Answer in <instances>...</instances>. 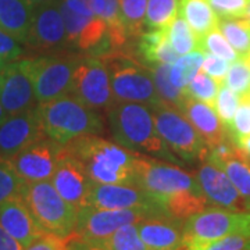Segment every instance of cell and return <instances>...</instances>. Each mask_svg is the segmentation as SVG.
<instances>
[{"label":"cell","instance_id":"obj_52","mask_svg":"<svg viewBox=\"0 0 250 250\" xmlns=\"http://www.w3.org/2000/svg\"><path fill=\"white\" fill-rule=\"evenodd\" d=\"M6 64H7V62H6L4 59H1V57H0V71L4 68V65H6Z\"/></svg>","mask_w":250,"mask_h":250},{"label":"cell","instance_id":"obj_22","mask_svg":"<svg viewBox=\"0 0 250 250\" xmlns=\"http://www.w3.org/2000/svg\"><path fill=\"white\" fill-rule=\"evenodd\" d=\"M179 108L195 126L208 149L229 138L227 126L224 125L213 106L187 95Z\"/></svg>","mask_w":250,"mask_h":250},{"label":"cell","instance_id":"obj_21","mask_svg":"<svg viewBox=\"0 0 250 250\" xmlns=\"http://www.w3.org/2000/svg\"><path fill=\"white\" fill-rule=\"evenodd\" d=\"M0 225L3 229L20 242L24 249L46 233L36 223L22 196H14L0 205Z\"/></svg>","mask_w":250,"mask_h":250},{"label":"cell","instance_id":"obj_26","mask_svg":"<svg viewBox=\"0 0 250 250\" xmlns=\"http://www.w3.org/2000/svg\"><path fill=\"white\" fill-rule=\"evenodd\" d=\"M179 14L199 39L218 27L220 21L208 0H179Z\"/></svg>","mask_w":250,"mask_h":250},{"label":"cell","instance_id":"obj_2","mask_svg":"<svg viewBox=\"0 0 250 250\" xmlns=\"http://www.w3.org/2000/svg\"><path fill=\"white\" fill-rule=\"evenodd\" d=\"M65 146L82 163L93 182L136 187V168L142 153L99 135H83Z\"/></svg>","mask_w":250,"mask_h":250},{"label":"cell","instance_id":"obj_3","mask_svg":"<svg viewBox=\"0 0 250 250\" xmlns=\"http://www.w3.org/2000/svg\"><path fill=\"white\" fill-rule=\"evenodd\" d=\"M108 123L117 143L134 152L175 163L154 124L152 108L132 102H118L108 108Z\"/></svg>","mask_w":250,"mask_h":250},{"label":"cell","instance_id":"obj_30","mask_svg":"<svg viewBox=\"0 0 250 250\" xmlns=\"http://www.w3.org/2000/svg\"><path fill=\"white\" fill-rule=\"evenodd\" d=\"M179 14V0H147L146 29H166Z\"/></svg>","mask_w":250,"mask_h":250},{"label":"cell","instance_id":"obj_31","mask_svg":"<svg viewBox=\"0 0 250 250\" xmlns=\"http://www.w3.org/2000/svg\"><path fill=\"white\" fill-rule=\"evenodd\" d=\"M206 53L203 50H195V52H190L178 57L177 62L171 64L172 83L179 89H185L189 85V82L200 71Z\"/></svg>","mask_w":250,"mask_h":250},{"label":"cell","instance_id":"obj_14","mask_svg":"<svg viewBox=\"0 0 250 250\" xmlns=\"http://www.w3.org/2000/svg\"><path fill=\"white\" fill-rule=\"evenodd\" d=\"M0 103L7 116L35 106V90L25 59L6 64L0 71Z\"/></svg>","mask_w":250,"mask_h":250},{"label":"cell","instance_id":"obj_19","mask_svg":"<svg viewBox=\"0 0 250 250\" xmlns=\"http://www.w3.org/2000/svg\"><path fill=\"white\" fill-rule=\"evenodd\" d=\"M88 206L98 208H143L167 218L141 188L132 185L98 184L93 182Z\"/></svg>","mask_w":250,"mask_h":250},{"label":"cell","instance_id":"obj_44","mask_svg":"<svg viewBox=\"0 0 250 250\" xmlns=\"http://www.w3.org/2000/svg\"><path fill=\"white\" fill-rule=\"evenodd\" d=\"M25 250H70L68 238H62L52 233H43Z\"/></svg>","mask_w":250,"mask_h":250},{"label":"cell","instance_id":"obj_20","mask_svg":"<svg viewBox=\"0 0 250 250\" xmlns=\"http://www.w3.org/2000/svg\"><path fill=\"white\" fill-rule=\"evenodd\" d=\"M205 159L223 168L233 187L250 203V156L233 141L227 138L210 147Z\"/></svg>","mask_w":250,"mask_h":250},{"label":"cell","instance_id":"obj_8","mask_svg":"<svg viewBox=\"0 0 250 250\" xmlns=\"http://www.w3.org/2000/svg\"><path fill=\"white\" fill-rule=\"evenodd\" d=\"M152 113L157 132L177 157L188 163L205 160L208 147L181 108L164 102Z\"/></svg>","mask_w":250,"mask_h":250},{"label":"cell","instance_id":"obj_34","mask_svg":"<svg viewBox=\"0 0 250 250\" xmlns=\"http://www.w3.org/2000/svg\"><path fill=\"white\" fill-rule=\"evenodd\" d=\"M221 83L223 82L214 80L213 77H210L208 74L200 70L184 90L188 96L200 100V102H205L210 106H214L215 98L218 95Z\"/></svg>","mask_w":250,"mask_h":250},{"label":"cell","instance_id":"obj_46","mask_svg":"<svg viewBox=\"0 0 250 250\" xmlns=\"http://www.w3.org/2000/svg\"><path fill=\"white\" fill-rule=\"evenodd\" d=\"M0 250H25L24 246L3 229L0 225Z\"/></svg>","mask_w":250,"mask_h":250},{"label":"cell","instance_id":"obj_56","mask_svg":"<svg viewBox=\"0 0 250 250\" xmlns=\"http://www.w3.org/2000/svg\"><path fill=\"white\" fill-rule=\"evenodd\" d=\"M249 96H250V92H249Z\"/></svg>","mask_w":250,"mask_h":250},{"label":"cell","instance_id":"obj_1","mask_svg":"<svg viewBox=\"0 0 250 250\" xmlns=\"http://www.w3.org/2000/svg\"><path fill=\"white\" fill-rule=\"evenodd\" d=\"M136 187L171 220H187L208 205L196 174L143 154L136 168Z\"/></svg>","mask_w":250,"mask_h":250},{"label":"cell","instance_id":"obj_11","mask_svg":"<svg viewBox=\"0 0 250 250\" xmlns=\"http://www.w3.org/2000/svg\"><path fill=\"white\" fill-rule=\"evenodd\" d=\"M147 218H163L143 208H98L85 206L78 210L74 233L86 243L103 239L126 224H138Z\"/></svg>","mask_w":250,"mask_h":250},{"label":"cell","instance_id":"obj_25","mask_svg":"<svg viewBox=\"0 0 250 250\" xmlns=\"http://www.w3.org/2000/svg\"><path fill=\"white\" fill-rule=\"evenodd\" d=\"M138 41V53L142 62L149 65L172 64L178 59V54L171 46L168 28L145 31Z\"/></svg>","mask_w":250,"mask_h":250},{"label":"cell","instance_id":"obj_12","mask_svg":"<svg viewBox=\"0 0 250 250\" xmlns=\"http://www.w3.org/2000/svg\"><path fill=\"white\" fill-rule=\"evenodd\" d=\"M50 182L53 184L59 195L77 210L88 206L93 181L88 175L82 163L67 146H62L59 154L57 166Z\"/></svg>","mask_w":250,"mask_h":250},{"label":"cell","instance_id":"obj_37","mask_svg":"<svg viewBox=\"0 0 250 250\" xmlns=\"http://www.w3.org/2000/svg\"><path fill=\"white\" fill-rule=\"evenodd\" d=\"M200 50L205 53H211L218 56L224 60H228L229 62L239 60V54L233 50V47L229 45V42L225 39V36L221 34L218 27L207 32L203 38H200Z\"/></svg>","mask_w":250,"mask_h":250},{"label":"cell","instance_id":"obj_32","mask_svg":"<svg viewBox=\"0 0 250 250\" xmlns=\"http://www.w3.org/2000/svg\"><path fill=\"white\" fill-rule=\"evenodd\" d=\"M149 67H150V72H152L156 89L159 92L160 98L163 99V102L179 108L182 100L187 96V93H185V90L179 89L172 83V81H171V64H152Z\"/></svg>","mask_w":250,"mask_h":250},{"label":"cell","instance_id":"obj_29","mask_svg":"<svg viewBox=\"0 0 250 250\" xmlns=\"http://www.w3.org/2000/svg\"><path fill=\"white\" fill-rule=\"evenodd\" d=\"M120 18L129 39H139L145 32L147 0H118Z\"/></svg>","mask_w":250,"mask_h":250},{"label":"cell","instance_id":"obj_38","mask_svg":"<svg viewBox=\"0 0 250 250\" xmlns=\"http://www.w3.org/2000/svg\"><path fill=\"white\" fill-rule=\"evenodd\" d=\"M229 89L239 96H245L250 92V65L245 59L231 62L227 77L223 81Z\"/></svg>","mask_w":250,"mask_h":250},{"label":"cell","instance_id":"obj_17","mask_svg":"<svg viewBox=\"0 0 250 250\" xmlns=\"http://www.w3.org/2000/svg\"><path fill=\"white\" fill-rule=\"evenodd\" d=\"M195 174L208 203L215 207L228 208L233 211L250 210L249 202L233 187L225 171L215 166L214 163L205 159L202 161L199 171Z\"/></svg>","mask_w":250,"mask_h":250},{"label":"cell","instance_id":"obj_55","mask_svg":"<svg viewBox=\"0 0 250 250\" xmlns=\"http://www.w3.org/2000/svg\"><path fill=\"white\" fill-rule=\"evenodd\" d=\"M245 250H250V249H245Z\"/></svg>","mask_w":250,"mask_h":250},{"label":"cell","instance_id":"obj_28","mask_svg":"<svg viewBox=\"0 0 250 250\" xmlns=\"http://www.w3.org/2000/svg\"><path fill=\"white\" fill-rule=\"evenodd\" d=\"M218 29L232 46L233 50L245 59L250 54V20L248 18H221Z\"/></svg>","mask_w":250,"mask_h":250},{"label":"cell","instance_id":"obj_41","mask_svg":"<svg viewBox=\"0 0 250 250\" xmlns=\"http://www.w3.org/2000/svg\"><path fill=\"white\" fill-rule=\"evenodd\" d=\"M250 0H208L218 18H242Z\"/></svg>","mask_w":250,"mask_h":250},{"label":"cell","instance_id":"obj_15","mask_svg":"<svg viewBox=\"0 0 250 250\" xmlns=\"http://www.w3.org/2000/svg\"><path fill=\"white\" fill-rule=\"evenodd\" d=\"M62 149V145H59L46 136L43 139L27 146L16 156H13L10 160L18 175L25 182L50 181L56 170L57 159Z\"/></svg>","mask_w":250,"mask_h":250},{"label":"cell","instance_id":"obj_48","mask_svg":"<svg viewBox=\"0 0 250 250\" xmlns=\"http://www.w3.org/2000/svg\"><path fill=\"white\" fill-rule=\"evenodd\" d=\"M233 142L236 143V145H238V146H239L242 150L246 153L248 156H250V135L238 138V139H235Z\"/></svg>","mask_w":250,"mask_h":250},{"label":"cell","instance_id":"obj_54","mask_svg":"<svg viewBox=\"0 0 250 250\" xmlns=\"http://www.w3.org/2000/svg\"><path fill=\"white\" fill-rule=\"evenodd\" d=\"M246 249H250V242L248 243V246H246Z\"/></svg>","mask_w":250,"mask_h":250},{"label":"cell","instance_id":"obj_24","mask_svg":"<svg viewBox=\"0 0 250 250\" xmlns=\"http://www.w3.org/2000/svg\"><path fill=\"white\" fill-rule=\"evenodd\" d=\"M34 10L28 0H0V29L27 45L32 27Z\"/></svg>","mask_w":250,"mask_h":250},{"label":"cell","instance_id":"obj_10","mask_svg":"<svg viewBox=\"0 0 250 250\" xmlns=\"http://www.w3.org/2000/svg\"><path fill=\"white\" fill-rule=\"evenodd\" d=\"M68 95L90 108L108 110L116 104L107 68L99 56L80 57Z\"/></svg>","mask_w":250,"mask_h":250},{"label":"cell","instance_id":"obj_33","mask_svg":"<svg viewBox=\"0 0 250 250\" xmlns=\"http://www.w3.org/2000/svg\"><path fill=\"white\" fill-rule=\"evenodd\" d=\"M168 38H170L171 46L174 47L178 56L200 50V39L181 14L175 17L168 27Z\"/></svg>","mask_w":250,"mask_h":250},{"label":"cell","instance_id":"obj_23","mask_svg":"<svg viewBox=\"0 0 250 250\" xmlns=\"http://www.w3.org/2000/svg\"><path fill=\"white\" fill-rule=\"evenodd\" d=\"M141 239L150 250H182V225L171 218H147L136 224Z\"/></svg>","mask_w":250,"mask_h":250},{"label":"cell","instance_id":"obj_39","mask_svg":"<svg viewBox=\"0 0 250 250\" xmlns=\"http://www.w3.org/2000/svg\"><path fill=\"white\" fill-rule=\"evenodd\" d=\"M239 103H241V96L232 92L227 85H224L223 82L221 86H220V90H218V95L215 98L213 107L215 108L217 114L221 118L224 125L227 126V129L232 123L233 116H235V113L238 110Z\"/></svg>","mask_w":250,"mask_h":250},{"label":"cell","instance_id":"obj_51","mask_svg":"<svg viewBox=\"0 0 250 250\" xmlns=\"http://www.w3.org/2000/svg\"><path fill=\"white\" fill-rule=\"evenodd\" d=\"M245 18L250 20V1H249V4H248V9H246V11H245Z\"/></svg>","mask_w":250,"mask_h":250},{"label":"cell","instance_id":"obj_18","mask_svg":"<svg viewBox=\"0 0 250 250\" xmlns=\"http://www.w3.org/2000/svg\"><path fill=\"white\" fill-rule=\"evenodd\" d=\"M28 46L38 50L53 52L62 49L67 43V32L59 0L36 6Z\"/></svg>","mask_w":250,"mask_h":250},{"label":"cell","instance_id":"obj_36","mask_svg":"<svg viewBox=\"0 0 250 250\" xmlns=\"http://www.w3.org/2000/svg\"><path fill=\"white\" fill-rule=\"evenodd\" d=\"M25 181L18 175L13 163L0 156V205L11 197L20 196Z\"/></svg>","mask_w":250,"mask_h":250},{"label":"cell","instance_id":"obj_5","mask_svg":"<svg viewBox=\"0 0 250 250\" xmlns=\"http://www.w3.org/2000/svg\"><path fill=\"white\" fill-rule=\"evenodd\" d=\"M38 110L46 136L62 146L83 135L104 132L103 118L96 108L82 104L70 95L38 104Z\"/></svg>","mask_w":250,"mask_h":250},{"label":"cell","instance_id":"obj_42","mask_svg":"<svg viewBox=\"0 0 250 250\" xmlns=\"http://www.w3.org/2000/svg\"><path fill=\"white\" fill-rule=\"evenodd\" d=\"M24 54V47L7 32L0 29V57L7 62H17Z\"/></svg>","mask_w":250,"mask_h":250},{"label":"cell","instance_id":"obj_13","mask_svg":"<svg viewBox=\"0 0 250 250\" xmlns=\"http://www.w3.org/2000/svg\"><path fill=\"white\" fill-rule=\"evenodd\" d=\"M43 138L46 134L36 104L25 111L9 116L0 124V156L11 159Z\"/></svg>","mask_w":250,"mask_h":250},{"label":"cell","instance_id":"obj_4","mask_svg":"<svg viewBox=\"0 0 250 250\" xmlns=\"http://www.w3.org/2000/svg\"><path fill=\"white\" fill-rule=\"evenodd\" d=\"M107 68L113 95L118 102H132L150 108L164 103L156 89L150 67L125 46L99 54Z\"/></svg>","mask_w":250,"mask_h":250},{"label":"cell","instance_id":"obj_43","mask_svg":"<svg viewBox=\"0 0 250 250\" xmlns=\"http://www.w3.org/2000/svg\"><path fill=\"white\" fill-rule=\"evenodd\" d=\"M228 70H229V62L228 60H224L221 57L211 53H206L205 60L202 64V71L208 74L214 80L223 82L227 77Z\"/></svg>","mask_w":250,"mask_h":250},{"label":"cell","instance_id":"obj_53","mask_svg":"<svg viewBox=\"0 0 250 250\" xmlns=\"http://www.w3.org/2000/svg\"><path fill=\"white\" fill-rule=\"evenodd\" d=\"M245 60L249 62V65H250V54H249V56H248V57H245Z\"/></svg>","mask_w":250,"mask_h":250},{"label":"cell","instance_id":"obj_49","mask_svg":"<svg viewBox=\"0 0 250 250\" xmlns=\"http://www.w3.org/2000/svg\"><path fill=\"white\" fill-rule=\"evenodd\" d=\"M32 6H41V4H45V3H49V1H53V0H28Z\"/></svg>","mask_w":250,"mask_h":250},{"label":"cell","instance_id":"obj_47","mask_svg":"<svg viewBox=\"0 0 250 250\" xmlns=\"http://www.w3.org/2000/svg\"><path fill=\"white\" fill-rule=\"evenodd\" d=\"M68 249L70 250H100L98 248L90 246L89 243L83 242L81 238H78L75 233L68 236Z\"/></svg>","mask_w":250,"mask_h":250},{"label":"cell","instance_id":"obj_9","mask_svg":"<svg viewBox=\"0 0 250 250\" xmlns=\"http://www.w3.org/2000/svg\"><path fill=\"white\" fill-rule=\"evenodd\" d=\"M25 60L34 83L36 104H43L70 93L72 74L80 56L52 53Z\"/></svg>","mask_w":250,"mask_h":250},{"label":"cell","instance_id":"obj_7","mask_svg":"<svg viewBox=\"0 0 250 250\" xmlns=\"http://www.w3.org/2000/svg\"><path fill=\"white\" fill-rule=\"evenodd\" d=\"M21 196L46 233L62 238L74 233L78 210L59 195L50 181L25 182Z\"/></svg>","mask_w":250,"mask_h":250},{"label":"cell","instance_id":"obj_35","mask_svg":"<svg viewBox=\"0 0 250 250\" xmlns=\"http://www.w3.org/2000/svg\"><path fill=\"white\" fill-rule=\"evenodd\" d=\"M102 18L107 24L110 49H118L125 46V43L128 42V38L120 18L118 0H104V11Z\"/></svg>","mask_w":250,"mask_h":250},{"label":"cell","instance_id":"obj_50","mask_svg":"<svg viewBox=\"0 0 250 250\" xmlns=\"http://www.w3.org/2000/svg\"><path fill=\"white\" fill-rule=\"evenodd\" d=\"M7 113H6V110H4V108H3V106H1V103H0V124H1V123H3V121H4V120H6V118H7Z\"/></svg>","mask_w":250,"mask_h":250},{"label":"cell","instance_id":"obj_45","mask_svg":"<svg viewBox=\"0 0 250 250\" xmlns=\"http://www.w3.org/2000/svg\"><path fill=\"white\" fill-rule=\"evenodd\" d=\"M249 242L250 238L241 236V235H232V236H227L223 239L211 242L207 250H245Z\"/></svg>","mask_w":250,"mask_h":250},{"label":"cell","instance_id":"obj_16","mask_svg":"<svg viewBox=\"0 0 250 250\" xmlns=\"http://www.w3.org/2000/svg\"><path fill=\"white\" fill-rule=\"evenodd\" d=\"M59 4L65 24L68 46H74L82 52L99 50V47H102V54L110 50L107 24L103 18L81 16L68 9L62 0H59Z\"/></svg>","mask_w":250,"mask_h":250},{"label":"cell","instance_id":"obj_6","mask_svg":"<svg viewBox=\"0 0 250 250\" xmlns=\"http://www.w3.org/2000/svg\"><path fill=\"white\" fill-rule=\"evenodd\" d=\"M184 249L207 250L211 242L232 235L250 238V210L233 211L210 207L190 215L182 224Z\"/></svg>","mask_w":250,"mask_h":250},{"label":"cell","instance_id":"obj_27","mask_svg":"<svg viewBox=\"0 0 250 250\" xmlns=\"http://www.w3.org/2000/svg\"><path fill=\"white\" fill-rule=\"evenodd\" d=\"M89 245L100 250H150L141 239L136 224H126L103 239L89 242Z\"/></svg>","mask_w":250,"mask_h":250},{"label":"cell","instance_id":"obj_40","mask_svg":"<svg viewBox=\"0 0 250 250\" xmlns=\"http://www.w3.org/2000/svg\"><path fill=\"white\" fill-rule=\"evenodd\" d=\"M228 134L233 141L250 135V96L249 93L242 96L241 103L233 116L231 125L228 126Z\"/></svg>","mask_w":250,"mask_h":250}]
</instances>
